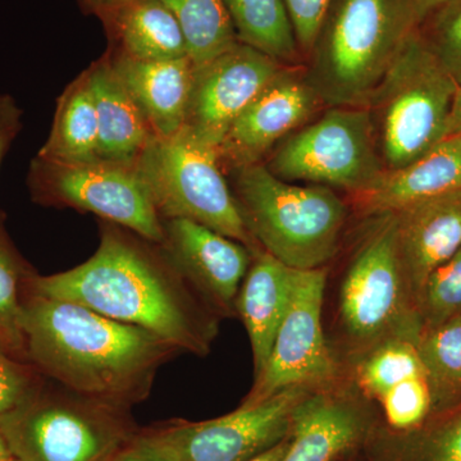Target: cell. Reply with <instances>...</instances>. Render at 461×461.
I'll return each mask as SVG.
<instances>
[{
  "instance_id": "ba28073f",
  "label": "cell",
  "mask_w": 461,
  "mask_h": 461,
  "mask_svg": "<svg viewBox=\"0 0 461 461\" xmlns=\"http://www.w3.org/2000/svg\"><path fill=\"white\" fill-rule=\"evenodd\" d=\"M135 166L162 221H194L241 242L254 254L263 250L240 215L214 148L182 129L172 138L156 136Z\"/></svg>"
},
{
  "instance_id": "f1b7e54d",
  "label": "cell",
  "mask_w": 461,
  "mask_h": 461,
  "mask_svg": "<svg viewBox=\"0 0 461 461\" xmlns=\"http://www.w3.org/2000/svg\"><path fill=\"white\" fill-rule=\"evenodd\" d=\"M393 461H461V405L395 438Z\"/></svg>"
},
{
  "instance_id": "9a60e30c",
  "label": "cell",
  "mask_w": 461,
  "mask_h": 461,
  "mask_svg": "<svg viewBox=\"0 0 461 461\" xmlns=\"http://www.w3.org/2000/svg\"><path fill=\"white\" fill-rule=\"evenodd\" d=\"M160 247L220 320L236 317V299L254 253L241 242L190 220L163 221Z\"/></svg>"
},
{
  "instance_id": "484cf974",
  "label": "cell",
  "mask_w": 461,
  "mask_h": 461,
  "mask_svg": "<svg viewBox=\"0 0 461 461\" xmlns=\"http://www.w3.org/2000/svg\"><path fill=\"white\" fill-rule=\"evenodd\" d=\"M348 368V377L371 402H378L384 393L408 379L426 375L418 353L417 339L405 336L375 345L354 360L346 371Z\"/></svg>"
},
{
  "instance_id": "836d02e7",
  "label": "cell",
  "mask_w": 461,
  "mask_h": 461,
  "mask_svg": "<svg viewBox=\"0 0 461 461\" xmlns=\"http://www.w3.org/2000/svg\"><path fill=\"white\" fill-rule=\"evenodd\" d=\"M303 58L311 53L321 21L332 0H284Z\"/></svg>"
},
{
  "instance_id": "d4e9b609",
  "label": "cell",
  "mask_w": 461,
  "mask_h": 461,
  "mask_svg": "<svg viewBox=\"0 0 461 461\" xmlns=\"http://www.w3.org/2000/svg\"><path fill=\"white\" fill-rule=\"evenodd\" d=\"M433 415L461 405V315L421 329L417 339Z\"/></svg>"
},
{
  "instance_id": "d590c367",
  "label": "cell",
  "mask_w": 461,
  "mask_h": 461,
  "mask_svg": "<svg viewBox=\"0 0 461 461\" xmlns=\"http://www.w3.org/2000/svg\"><path fill=\"white\" fill-rule=\"evenodd\" d=\"M111 461H160L157 456H154L150 451L142 447L140 444L135 441V438L130 442L129 445L124 446L122 450L120 451L113 459Z\"/></svg>"
},
{
  "instance_id": "b9f144b4",
  "label": "cell",
  "mask_w": 461,
  "mask_h": 461,
  "mask_svg": "<svg viewBox=\"0 0 461 461\" xmlns=\"http://www.w3.org/2000/svg\"><path fill=\"white\" fill-rule=\"evenodd\" d=\"M8 461H21V460H18V459H16V457L14 456V457H12V459H9Z\"/></svg>"
},
{
  "instance_id": "7a4b0ae2",
  "label": "cell",
  "mask_w": 461,
  "mask_h": 461,
  "mask_svg": "<svg viewBox=\"0 0 461 461\" xmlns=\"http://www.w3.org/2000/svg\"><path fill=\"white\" fill-rule=\"evenodd\" d=\"M23 329L27 363L41 377L126 409L148 399L158 371L180 354L150 330L30 288Z\"/></svg>"
},
{
  "instance_id": "7402d4cb",
  "label": "cell",
  "mask_w": 461,
  "mask_h": 461,
  "mask_svg": "<svg viewBox=\"0 0 461 461\" xmlns=\"http://www.w3.org/2000/svg\"><path fill=\"white\" fill-rule=\"evenodd\" d=\"M98 18L109 53L145 62L189 57L180 23L163 0H133Z\"/></svg>"
},
{
  "instance_id": "603a6c76",
  "label": "cell",
  "mask_w": 461,
  "mask_h": 461,
  "mask_svg": "<svg viewBox=\"0 0 461 461\" xmlns=\"http://www.w3.org/2000/svg\"><path fill=\"white\" fill-rule=\"evenodd\" d=\"M36 157L69 165L100 159L98 114L86 69L58 98L50 135Z\"/></svg>"
},
{
  "instance_id": "5b68a950",
  "label": "cell",
  "mask_w": 461,
  "mask_h": 461,
  "mask_svg": "<svg viewBox=\"0 0 461 461\" xmlns=\"http://www.w3.org/2000/svg\"><path fill=\"white\" fill-rule=\"evenodd\" d=\"M371 218L336 294L335 355L345 369L375 345L400 336L418 339L421 330L417 299L397 247L395 215Z\"/></svg>"
},
{
  "instance_id": "7c38bea8",
  "label": "cell",
  "mask_w": 461,
  "mask_h": 461,
  "mask_svg": "<svg viewBox=\"0 0 461 461\" xmlns=\"http://www.w3.org/2000/svg\"><path fill=\"white\" fill-rule=\"evenodd\" d=\"M327 281V267L295 269L290 304L271 353L241 403L262 402L290 387L327 386L348 375L324 330Z\"/></svg>"
},
{
  "instance_id": "ac0fdd59",
  "label": "cell",
  "mask_w": 461,
  "mask_h": 461,
  "mask_svg": "<svg viewBox=\"0 0 461 461\" xmlns=\"http://www.w3.org/2000/svg\"><path fill=\"white\" fill-rule=\"evenodd\" d=\"M456 190H461V135H450L414 162L382 173L368 189L353 195V203L371 218Z\"/></svg>"
},
{
  "instance_id": "52a82bcc",
  "label": "cell",
  "mask_w": 461,
  "mask_h": 461,
  "mask_svg": "<svg viewBox=\"0 0 461 461\" xmlns=\"http://www.w3.org/2000/svg\"><path fill=\"white\" fill-rule=\"evenodd\" d=\"M130 411L41 382L0 432L21 461H111L138 433Z\"/></svg>"
},
{
  "instance_id": "d6a6232c",
  "label": "cell",
  "mask_w": 461,
  "mask_h": 461,
  "mask_svg": "<svg viewBox=\"0 0 461 461\" xmlns=\"http://www.w3.org/2000/svg\"><path fill=\"white\" fill-rule=\"evenodd\" d=\"M41 382L32 364L17 359L0 346V417L25 402Z\"/></svg>"
},
{
  "instance_id": "e575fe53",
  "label": "cell",
  "mask_w": 461,
  "mask_h": 461,
  "mask_svg": "<svg viewBox=\"0 0 461 461\" xmlns=\"http://www.w3.org/2000/svg\"><path fill=\"white\" fill-rule=\"evenodd\" d=\"M23 111L9 94H0V167L23 130Z\"/></svg>"
},
{
  "instance_id": "6da1fadb",
  "label": "cell",
  "mask_w": 461,
  "mask_h": 461,
  "mask_svg": "<svg viewBox=\"0 0 461 461\" xmlns=\"http://www.w3.org/2000/svg\"><path fill=\"white\" fill-rule=\"evenodd\" d=\"M29 288L156 333L180 353L205 357L218 336L217 317L165 249L118 224L100 222L99 247L83 264L33 273Z\"/></svg>"
},
{
  "instance_id": "60d3db41",
  "label": "cell",
  "mask_w": 461,
  "mask_h": 461,
  "mask_svg": "<svg viewBox=\"0 0 461 461\" xmlns=\"http://www.w3.org/2000/svg\"><path fill=\"white\" fill-rule=\"evenodd\" d=\"M12 457H14V455H12L5 437H3L2 432H0V461H8L12 459Z\"/></svg>"
},
{
  "instance_id": "5bb4252c",
  "label": "cell",
  "mask_w": 461,
  "mask_h": 461,
  "mask_svg": "<svg viewBox=\"0 0 461 461\" xmlns=\"http://www.w3.org/2000/svg\"><path fill=\"white\" fill-rule=\"evenodd\" d=\"M326 107L300 66H287L257 96L226 132L218 159L226 175L263 163L291 133Z\"/></svg>"
},
{
  "instance_id": "83f0119b",
  "label": "cell",
  "mask_w": 461,
  "mask_h": 461,
  "mask_svg": "<svg viewBox=\"0 0 461 461\" xmlns=\"http://www.w3.org/2000/svg\"><path fill=\"white\" fill-rule=\"evenodd\" d=\"M180 23L187 56L203 63L238 44L226 0H163Z\"/></svg>"
},
{
  "instance_id": "cb8c5ba5",
  "label": "cell",
  "mask_w": 461,
  "mask_h": 461,
  "mask_svg": "<svg viewBox=\"0 0 461 461\" xmlns=\"http://www.w3.org/2000/svg\"><path fill=\"white\" fill-rule=\"evenodd\" d=\"M238 41L285 66H300L293 23L284 0H226Z\"/></svg>"
},
{
  "instance_id": "277c9868",
  "label": "cell",
  "mask_w": 461,
  "mask_h": 461,
  "mask_svg": "<svg viewBox=\"0 0 461 461\" xmlns=\"http://www.w3.org/2000/svg\"><path fill=\"white\" fill-rule=\"evenodd\" d=\"M229 175L240 215L264 251L294 269L329 267L348 217L336 190L281 180L263 163Z\"/></svg>"
},
{
  "instance_id": "8992f818",
  "label": "cell",
  "mask_w": 461,
  "mask_h": 461,
  "mask_svg": "<svg viewBox=\"0 0 461 461\" xmlns=\"http://www.w3.org/2000/svg\"><path fill=\"white\" fill-rule=\"evenodd\" d=\"M459 90L417 27L366 107L386 171L414 162L447 138Z\"/></svg>"
},
{
  "instance_id": "4316f807",
  "label": "cell",
  "mask_w": 461,
  "mask_h": 461,
  "mask_svg": "<svg viewBox=\"0 0 461 461\" xmlns=\"http://www.w3.org/2000/svg\"><path fill=\"white\" fill-rule=\"evenodd\" d=\"M5 221L7 215L0 209V346L17 359L27 362L23 303L30 278L35 272L12 241Z\"/></svg>"
},
{
  "instance_id": "9c48e42d",
  "label": "cell",
  "mask_w": 461,
  "mask_h": 461,
  "mask_svg": "<svg viewBox=\"0 0 461 461\" xmlns=\"http://www.w3.org/2000/svg\"><path fill=\"white\" fill-rule=\"evenodd\" d=\"M263 165L276 177L362 193L384 169L366 108L330 107L281 141Z\"/></svg>"
},
{
  "instance_id": "44dd1931",
  "label": "cell",
  "mask_w": 461,
  "mask_h": 461,
  "mask_svg": "<svg viewBox=\"0 0 461 461\" xmlns=\"http://www.w3.org/2000/svg\"><path fill=\"white\" fill-rule=\"evenodd\" d=\"M86 71L98 114L100 159L133 165L156 133L105 54Z\"/></svg>"
},
{
  "instance_id": "3957f363",
  "label": "cell",
  "mask_w": 461,
  "mask_h": 461,
  "mask_svg": "<svg viewBox=\"0 0 461 461\" xmlns=\"http://www.w3.org/2000/svg\"><path fill=\"white\" fill-rule=\"evenodd\" d=\"M420 16L411 0H332L305 76L327 108H366Z\"/></svg>"
},
{
  "instance_id": "8fae6325",
  "label": "cell",
  "mask_w": 461,
  "mask_h": 461,
  "mask_svg": "<svg viewBox=\"0 0 461 461\" xmlns=\"http://www.w3.org/2000/svg\"><path fill=\"white\" fill-rule=\"evenodd\" d=\"M313 390L286 388L211 420H172L136 433L135 441L160 461H248L291 435L294 411Z\"/></svg>"
},
{
  "instance_id": "f546056e",
  "label": "cell",
  "mask_w": 461,
  "mask_h": 461,
  "mask_svg": "<svg viewBox=\"0 0 461 461\" xmlns=\"http://www.w3.org/2000/svg\"><path fill=\"white\" fill-rule=\"evenodd\" d=\"M421 41L461 89V0H446L421 18Z\"/></svg>"
},
{
  "instance_id": "4dcf8cb0",
  "label": "cell",
  "mask_w": 461,
  "mask_h": 461,
  "mask_svg": "<svg viewBox=\"0 0 461 461\" xmlns=\"http://www.w3.org/2000/svg\"><path fill=\"white\" fill-rule=\"evenodd\" d=\"M417 306L421 329L461 315V249L430 273L418 295Z\"/></svg>"
},
{
  "instance_id": "4fadbf2b",
  "label": "cell",
  "mask_w": 461,
  "mask_h": 461,
  "mask_svg": "<svg viewBox=\"0 0 461 461\" xmlns=\"http://www.w3.org/2000/svg\"><path fill=\"white\" fill-rule=\"evenodd\" d=\"M285 67L240 41L220 56L195 63L185 131L217 150L230 124Z\"/></svg>"
},
{
  "instance_id": "d6986e66",
  "label": "cell",
  "mask_w": 461,
  "mask_h": 461,
  "mask_svg": "<svg viewBox=\"0 0 461 461\" xmlns=\"http://www.w3.org/2000/svg\"><path fill=\"white\" fill-rule=\"evenodd\" d=\"M109 62L147 117L157 138H172L184 129L195 63L190 57L169 60L131 59L105 53Z\"/></svg>"
},
{
  "instance_id": "1f68e13d",
  "label": "cell",
  "mask_w": 461,
  "mask_h": 461,
  "mask_svg": "<svg viewBox=\"0 0 461 461\" xmlns=\"http://www.w3.org/2000/svg\"><path fill=\"white\" fill-rule=\"evenodd\" d=\"M384 420L396 432L417 429L432 412V399L426 375L408 379L378 400Z\"/></svg>"
},
{
  "instance_id": "2e32d148",
  "label": "cell",
  "mask_w": 461,
  "mask_h": 461,
  "mask_svg": "<svg viewBox=\"0 0 461 461\" xmlns=\"http://www.w3.org/2000/svg\"><path fill=\"white\" fill-rule=\"evenodd\" d=\"M369 403L348 375L314 388L294 411L282 461H335L363 444L372 432Z\"/></svg>"
},
{
  "instance_id": "ffe728a7",
  "label": "cell",
  "mask_w": 461,
  "mask_h": 461,
  "mask_svg": "<svg viewBox=\"0 0 461 461\" xmlns=\"http://www.w3.org/2000/svg\"><path fill=\"white\" fill-rule=\"evenodd\" d=\"M295 269L267 251L254 254L236 299V317L244 323L251 353L254 377L262 371L286 314Z\"/></svg>"
},
{
  "instance_id": "30bf717a",
  "label": "cell",
  "mask_w": 461,
  "mask_h": 461,
  "mask_svg": "<svg viewBox=\"0 0 461 461\" xmlns=\"http://www.w3.org/2000/svg\"><path fill=\"white\" fill-rule=\"evenodd\" d=\"M27 189L36 204L89 212L149 241H165L162 218L135 163L98 159L69 165L35 157Z\"/></svg>"
},
{
  "instance_id": "8d00e7d4",
  "label": "cell",
  "mask_w": 461,
  "mask_h": 461,
  "mask_svg": "<svg viewBox=\"0 0 461 461\" xmlns=\"http://www.w3.org/2000/svg\"><path fill=\"white\" fill-rule=\"evenodd\" d=\"M77 2L84 12L98 17L103 12L120 7V5L133 2V0H77Z\"/></svg>"
},
{
  "instance_id": "f35d334b",
  "label": "cell",
  "mask_w": 461,
  "mask_h": 461,
  "mask_svg": "<svg viewBox=\"0 0 461 461\" xmlns=\"http://www.w3.org/2000/svg\"><path fill=\"white\" fill-rule=\"evenodd\" d=\"M450 135H461V89L457 93L453 113H451L450 126H448V136Z\"/></svg>"
},
{
  "instance_id": "74e56055",
  "label": "cell",
  "mask_w": 461,
  "mask_h": 461,
  "mask_svg": "<svg viewBox=\"0 0 461 461\" xmlns=\"http://www.w3.org/2000/svg\"><path fill=\"white\" fill-rule=\"evenodd\" d=\"M290 436L281 441L280 444L273 446L272 448L267 450L266 453L258 455L253 459L248 461H282L287 453L288 445H290Z\"/></svg>"
},
{
  "instance_id": "e0dca14e",
  "label": "cell",
  "mask_w": 461,
  "mask_h": 461,
  "mask_svg": "<svg viewBox=\"0 0 461 461\" xmlns=\"http://www.w3.org/2000/svg\"><path fill=\"white\" fill-rule=\"evenodd\" d=\"M397 247L415 299L430 273L461 249V190L393 213Z\"/></svg>"
},
{
  "instance_id": "ab89813d",
  "label": "cell",
  "mask_w": 461,
  "mask_h": 461,
  "mask_svg": "<svg viewBox=\"0 0 461 461\" xmlns=\"http://www.w3.org/2000/svg\"><path fill=\"white\" fill-rule=\"evenodd\" d=\"M411 2L415 9H417L421 20L429 11H432L437 5H442L446 0H411Z\"/></svg>"
}]
</instances>
